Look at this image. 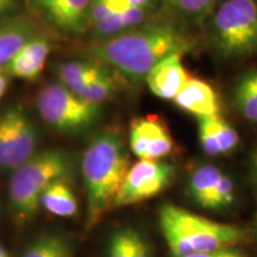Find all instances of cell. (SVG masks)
<instances>
[{"label": "cell", "instance_id": "obj_1", "mask_svg": "<svg viewBox=\"0 0 257 257\" xmlns=\"http://www.w3.org/2000/svg\"><path fill=\"white\" fill-rule=\"evenodd\" d=\"M191 43L165 23H152L108 37L92 46L89 55L131 81L146 80L154 67L174 54H185Z\"/></svg>", "mask_w": 257, "mask_h": 257}, {"label": "cell", "instance_id": "obj_2", "mask_svg": "<svg viewBox=\"0 0 257 257\" xmlns=\"http://www.w3.org/2000/svg\"><path fill=\"white\" fill-rule=\"evenodd\" d=\"M86 187V227L92 230L114 207V200L130 169V160L121 137L104 133L93 140L82 157Z\"/></svg>", "mask_w": 257, "mask_h": 257}, {"label": "cell", "instance_id": "obj_3", "mask_svg": "<svg viewBox=\"0 0 257 257\" xmlns=\"http://www.w3.org/2000/svg\"><path fill=\"white\" fill-rule=\"evenodd\" d=\"M159 224L173 257L233 248L246 239L242 227L217 223L173 204L160 207Z\"/></svg>", "mask_w": 257, "mask_h": 257}, {"label": "cell", "instance_id": "obj_4", "mask_svg": "<svg viewBox=\"0 0 257 257\" xmlns=\"http://www.w3.org/2000/svg\"><path fill=\"white\" fill-rule=\"evenodd\" d=\"M72 161L61 149L36 153L14 170L9 182V204L18 225H25L40 210L44 191L59 179L69 178Z\"/></svg>", "mask_w": 257, "mask_h": 257}, {"label": "cell", "instance_id": "obj_5", "mask_svg": "<svg viewBox=\"0 0 257 257\" xmlns=\"http://www.w3.org/2000/svg\"><path fill=\"white\" fill-rule=\"evenodd\" d=\"M218 50L227 57L257 53V5L253 0H227L213 21Z\"/></svg>", "mask_w": 257, "mask_h": 257}, {"label": "cell", "instance_id": "obj_6", "mask_svg": "<svg viewBox=\"0 0 257 257\" xmlns=\"http://www.w3.org/2000/svg\"><path fill=\"white\" fill-rule=\"evenodd\" d=\"M37 110L46 123L63 134L80 133L98 120L99 104L86 101L62 83H49L37 95Z\"/></svg>", "mask_w": 257, "mask_h": 257}, {"label": "cell", "instance_id": "obj_7", "mask_svg": "<svg viewBox=\"0 0 257 257\" xmlns=\"http://www.w3.org/2000/svg\"><path fill=\"white\" fill-rule=\"evenodd\" d=\"M37 128L19 106L0 115V169L15 170L36 154Z\"/></svg>", "mask_w": 257, "mask_h": 257}, {"label": "cell", "instance_id": "obj_8", "mask_svg": "<svg viewBox=\"0 0 257 257\" xmlns=\"http://www.w3.org/2000/svg\"><path fill=\"white\" fill-rule=\"evenodd\" d=\"M175 176L174 166L159 160H141L128 169L114 207L146 201L163 192Z\"/></svg>", "mask_w": 257, "mask_h": 257}, {"label": "cell", "instance_id": "obj_9", "mask_svg": "<svg viewBox=\"0 0 257 257\" xmlns=\"http://www.w3.org/2000/svg\"><path fill=\"white\" fill-rule=\"evenodd\" d=\"M54 28L68 35H79L91 27L93 0H32Z\"/></svg>", "mask_w": 257, "mask_h": 257}, {"label": "cell", "instance_id": "obj_10", "mask_svg": "<svg viewBox=\"0 0 257 257\" xmlns=\"http://www.w3.org/2000/svg\"><path fill=\"white\" fill-rule=\"evenodd\" d=\"M130 149L141 160H160L173 150V140L156 118H137L130 126Z\"/></svg>", "mask_w": 257, "mask_h": 257}, {"label": "cell", "instance_id": "obj_11", "mask_svg": "<svg viewBox=\"0 0 257 257\" xmlns=\"http://www.w3.org/2000/svg\"><path fill=\"white\" fill-rule=\"evenodd\" d=\"M182 54H174L162 60L150 70L146 81L154 95L170 100L179 94L189 76L181 61Z\"/></svg>", "mask_w": 257, "mask_h": 257}, {"label": "cell", "instance_id": "obj_12", "mask_svg": "<svg viewBox=\"0 0 257 257\" xmlns=\"http://www.w3.org/2000/svg\"><path fill=\"white\" fill-rule=\"evenodd\" d=\"M50 49L51 44L47 37L35 36L16 54L4 69L9 75L35 81L44 68Z\"/></svg>", "mask_w": 257, "mask_h": 257}, {"label": "cell", "instance_id": "obj_13", "mask_svg": "<svg viewBox=\"0 0 257 257\" xmlns=\"http://www.w3.org/2000/svg\"><path fill=\"white\" fill-rule=\"evenodd\" d=\"M174 102L181 110L199 118L218 115L220 111L217 93L211 85L199 79L189 78Z\"/></svg>", "mask_w": 257, "mask_h": 257}, {"label": "cell", "instance_id": "obj_14", "mask_svg": "<svg viewBox=\"0 0 257 257\" xmlns=\"http://www.w3.org/2000/svg\"><path fill=\"white\" fill-rule=\"evenodd\" d=\"M35 36H37L35 27L27 19H4L0 22V68H4Z\"/></svg>", "mask_w": 257, "mask_h": 257}, {"label": "cell", "instance_id": "obj_15", "mask_svg": "<svg viewBox=\"0 0 257 257\" xmlns=\"http://www.w3.org/2000/svg\"><path fill=\"white\" fill-rule=\"evenodd\" d=\"M41 207L57 217H73L78 213V199L70 187L68 178L54 181L40 200Z\"/></svg>", "mask_w": 257, "mask_h": 257}, {"label": "cell", "instance_id": "obj_16", "mask_svg": "<svg viewBox=\"0 0 257 257\" xmlns=\"http://www.w3.org/2000/svg\"><path fill=\"white\" fill-rule=\"evenodd\" d=\"M104 67L93 61H69L60 63L56 72L61 83L76 94L101 72Z\"/></svg>", "mask_w": 257, "mask_h": 257}, {"label": "cell", "instance_id": "obj_17", "mask_svg": "<svg viewBox=\"0 0 257 257\" xmlns=\"http://www.w3.org/2000/svg\"><path fill=\"white\" fill-rule=\"evenodd\" d=\"M233 104L245 119L257 123V68L246 72L237 81Z\"/></svg>", "mask_w": 257, "mask_h": 257}, {"label": "cell", "instance_id": "obj_18", "mask_svg": "<svg viewBox=\"0 0 257 257\" xmlns=\"http://www.w3.org/2000/svg\"><path fill=\"white\" fill-rule=\"evenodd\" d=\"M221 175L220 170L213 166H202L192 175L191 193L200 206L211 208L212 199Z\"/></svg>", "mask_w": 257, "mask_h": 257}, {"label": "cell", "instance_id": "obj_19", "mask_svg": "<svg viewBox=\"0 0 257 257\" xmlns=\"http://www.w3.org/2000/svg\"><path fill=\"white\" fill-rule=\"evenodd\" d=\"M22 257H73V244L61 233H44L28 246Z\"/></svg>", "mask_w": 257, "mask_h": 257}, {"label": "cell", "instance_id": "obj_20", "mask_svg": "<svg viewBox=\"0 0 257 257\" xmlns=\"http://www.w3.org/2000/svg\"><path fill=\"white\" fill-rule=\"evenodd\" d=\"M114 89L115 83L111 74L105 68H102L101 72L92 81H89L76 93V95L86 101L100 105L111 98V95L114 93Z\"/></svg>", "mask_w": 257, "mask_h": 257}, {"label": "cell", "instance_id": "obj_21", "mask_svg": "<svg viewBox=\"0 0 257 257\" xmlns=\"http://www.w3.org/2000/svg\"><path fill=\"white\" fill-rule=\"evenodd\" d=\"M221 154L229 153L238 144V134L231 125L218 115L206 117Z\"/></svg>", "mask_w": 257, "mask_h": 257}, {"label": "cell", "instance_id": "obj_22", "mask_svg": "<svg viewBox=\"0 0 257 257\" xmlns=\"http://www.w3.org/2000/svg\"><path fill=\"white\" fill-rule=\"evenodd\" d=\"M135 232L133 227L115 230L108 239L106 257H133Z\"/></svg>", "mask_w": 257, "mask_h": 257}, {"label": "cell", "instance_id": "obj_23", "mask_svg": "<svg viewBox=\"0 0 257 257\" xmlns=\"http://www.w3.org/2000/svg\"><path fill=\"white\" fill-rule=\"evenodd\" d=\"M180 16L193 22L205 18L213 9L216 0H170Z\"/></svg>", "mask_w": 257, "mask_h": 257}, {"label": "cell", "instance_id": "obj_24", "mask_svg": "<svg viewBox=\"0 0 257 257\" xmlns=\"http://www.w3.org/2000/svg\"><path fill=\"white\" fill-rule=\"evenodd\" d=\"M93 32L98 38H108L113 37L115 35H119L121 32L127 31L126 28L121 21L120 14H113L108 16L107 18L93 25Z\"/></svg>", "mask_w": 257, "mask_h": 257}, {"label": "cell", "instance_id": "obj_25", "mask_svg": "<svg viewBox=\"0 0 257 257\" xmlns=\"http://www.w3.org/2000/svg\"><path fill=\"white\" fill-rule=\"evenodd\" d=\"M233 199V184L229 176L221 175L212 199L211 208H221L227 206Z\"/></svg>", "mask_w": 257, "mask_h": 257}, {"label": "cell", "instance_id": "obj_26", "mask_svg": "<svg viewBox=\"0 0 257 257\" xmlns=\"http://www.w3.org/2000/svg\"><path fill=\"white\" fill-rule=\"evenodd\" d=\"M199 137H200V143L204 152L210 156L220 155L219 147L216 142V138L213 136L210 125H208L207 118H199Z\"/></svg>", "mask_w": 257, "mask_h": 257}, {"label": "cell", "instance_id": "obj_27", "mask_svg": "<svg viewBox=\"0 0 257 257\" xmlns=\"http://www.w3.org/2000/svg\"><path fill=\"white\" fill-rule=\"evenodd\" d=\"M133 257H154L153 249L146 237L136 230L134 237V255Z\"/></svg>", "mask_w": 257, "mask_h": 257}, {"label": "cell", "instance_id": "obj_28", "mask_svg": "<svg viewBox=\"0 0 257 257\" xmlns=\"http://www.w3.org/2000/svg\"><path fill=\"white\" fill-rule=\"evenodd\" d=\"M185 257H248V256H246L243 251H240L239 249L226 248V249H219V250H212V251H206V252H195Z\"/></svg>", "mask_w": 257, "mask_h": 257}, {"label": "cell", "instance_id": "obj_29", "mask_svg": "<svg viewBox=\"0 0 257 257\" xmlns=\"http://www.w3.org/2000/svg\"><path fill=\"white\" fill-rule=\"evenodd\" d=\"M19 0H0V22L18 11Z\"/></svg>", "mask_w": 257, "mask_h": 257}, {"label": "cell", "instance_id": "obj_30", "mask_svg": "<svg viewBox=\"0 0 257 257\" xmlns=\"http://www.w3.org/2000/svg\"><path fill=\"white\" fill-rule=\"evenodd\" d=\"M133 8H143L152 10L157 0H130Z\"/></svg>", "mask_w": 257, "mask_h": 257}, {"label": "cell", "instance_id": "obj_31", "mask_svg": "<svg viewBox=\"0 0 257 257\" xmlns=\"http://www.w3.org/2000/svg\"><path fill=\"white\" fill-rule=\"evenodd\" d=\"M8 75L6 70L4 68H0V99L5 94L6 89H8Z\"/></svg>", "mask_w": 257, "mask_h": 257}, {"label": "cell", "instance_id": "obj_32", "mask_svg": "<svg viewBox=\"0 0 257 257\" xmlns=\"http://www.w3.org/2000/svg\"><path fill=\"white\" fill-rule=\"evenodd\" d=\"M252 166H253V170H255V174L257 176V148L252 154Z\"/></svg>", "mask_w": 257, "mask_h": 257}, {"label": "cell", "instance_id": "obj_33", "mask_svg": "<svg viewBox=\"0 0 257 257\" xmlns=\"http://www.w3.org/2000/svg\"><path fill=\"white\" fill-rule=\"evenodd\" d=\"M0 257H10L9 252L6 251V249L2 245V244H0Z\"/></svg>", "mask_w": 257, "mask_h": 257}]
</instances>
